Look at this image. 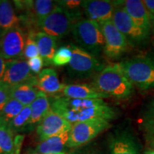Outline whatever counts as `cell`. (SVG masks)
I'll return each instance as SVG.
<instances>
[{
	"label": "cell",
	"instance_id": "cell-1",
	"mask_svg": "<svg viewBox=\"0 0 154 154\" xmlns=\"http://www.w3.org/2000/svg\"><path fill=\"white\" fill-rule=\"evenodd\" d=\"M91 85L109 97L119 100L130 99L134 94V86L125 75L120 63L105 66L94 77Z\"/></svg>",
	"mask_w": 154,
	"mask_h": 154
},
{
	"label": "cell",
	"instance_id": "cell-2",
	"mask_svg": "<svg viewBox=\"0 0 154 154\" xmlns=\"http://www.w3.org/2000/svg\"><path fill=\"white\" fill-rule=\"evenodd\" d=\"M77 46L94 56L103 51L105 39L99 23L88 19H79L72 30Z\"/></svg>",
	"mask_w": 154,
	"mask_h": 154
},
{
	"label": "cell",
	"instance_id": "cell-3",
	"mask_svg": "<svg viewBox=\"0 0 154 154\" xmlns=\"http://www.w3.org/2000/svg\"><path fill=\"white\" fill-rule=\"evenodd\" d=\"M120 65L131 83L142 91L154 88V59L138 56L120 62Z\"/></svg>",
	"mask_w": 154,
	"mask_h": 154
},
{
	"label": "cell",
	"instance_id": "cell-4",
	"mask_svg": "<svg viewBox=\"0 0 154 154\" xmlns=\"http://www.w3.org/2000/svg\"><path fill=\"white\" fill-rule=\"evenodd\" d=\"M69 46L73 51L72 59L67 66L68 74L75 79H86L93 78L104 68V65L96 58L76 44L70 43Z\"/></svg>",
	"mask_w": 154,
	"mask_h": 154
},
{
	"label": "cell",
	"instance_id": "cell-5",
	"mask_svg": "<svg viewBox=\"0 0 154 154\" xmlns=\"http://www.w3.org/2000/svg\"><path fill=\"white\" fill-rule=\"evenodd\" d=\"M79 20V17L58 5L54 10L42 19L36 26L40 32L56 38H61L72 33L73 26Z\"/></svg>",
	"mask_w": 154,
	"mask_h": 154
},
{
	"label": "cell",
	"instance_id": "cell-6",
	"mask_svg": "<svg viewBox=\"0 0 154 154\" xmlns=\"http://www.w3.org/2000/svg\"><path fill=\"white\" fill-rule=\"evenodd\" d=\"M114 4L115 9L111 21L116 27L133 47L146 45L149 42L150 36L147 35L134 22L123 7L121 1H114Z\"/></svg>",
	"mask_w": 154,
	"mask_h": 154
},
{
	"label": "cell",
	"instance_id": "cell-7",
	"mask_svg": "<svg viewBox=\"0 0 154 154\" xmlns=\"http://www.w3.org/2000/svg\"><path fill=\"white\" fill-rule=\"evenodd\" d=\"M111 126L110 121L94 119L72 124L68 141V148H79L85 146L99 134Z\"/></svg>",
	"mask_w": 154,
	"mask_h": 154
},
{
	"label": "cell",
	"instance_id": "cell-8",
	"mask_svg": "<svg viewBox=\"0 0 154 154\" xmlns=\"http://www.w3.org/2000/svg\"><path fill=\"white\" fill-rule=\"evenodd\" d=\"M53 111L60 115L72 124L94 119H103L111 121L116 119L119 114V111L109 105L86 108L80 110L57 109Z\"/></svg>",
	"mask_w": 154,
	"mask_h": 154
},
{
	"label": "cell",
	"instance_id": "cell-9",
	"mask_svg": "<svg viewBox=\"0 0 154 154\" xmlns=\"http://www.w3.org/2000/svg\"><path fill=\"white\" fill-rule=\"evenodd\" d=\"M99 24L105 39L103 54L113 60L120 59L128 49L129 44L126 38L116 27L112 21Z\"/></svg>",
	"mask_w": 154,
	"mask_h": 154
},
{
	"label": "cell",
	"instance_id": "cell-10",
	"mask_svg": "<svg viewBox=\"0 0 154 154\" xmlns=\"http://www.w3.org/2000/svg\"><path fill=\"white\" fill-rule=\"evenodd\" d=\"M26 38L19 26L6 32L0 36V55L6 61L20 59L23 56Z\"/></svg>",
	"mask_w": 154,
	"mask_h": 154
},
{
	"label": "cell",
	"instance_id": "cell-11",
	"mask_svg": "<svg viewBox=\"0 0 154 154\" xmlns=\"http://www.w3.org/2000/svg\"><path fill=\"white\" fill-rule=\"evenodd\" d=\"M14 8L18 11H24V21H29L37 24L42 19L51 14L58 6L57 1L35 0V1H13Z\"/></svg>",
	"mask_w": 154,
	"mask_h": 154
},
{
	"label": "cell",
	"instance_id": "cell-12",
	"mask_svg": "<svg viewBox=\"0 0 154 154\" xmlns=\"http://www.w3.org/2000/svg\"><path fill=\"white\" fill-rule=\"evenodd\" d=\"M72 126V124L69 121L50 109L36 128V132L42 141L70 131Z\"/></svg>",
	"mask_w": 154,
	"mask_h": 154
},
{
	"label": "cell",
	"instance_id": "cell-13",
	"mask_svg": "<svg viewBox=\"0 0 154 154\" xmlns=\"http://www.w3.org/2000/svg\"><path fill=\"white\" fill-rule=\"evenodd\" d=\"M36 76L31 72L26 59H20L7 61L5 74L2 82L9 86H14L34 79Z\"/></svg>",
	"mask_w": 154,
	"mask_h": 154
},
{
	"label": "cell",
	"instance_id": "cell-14",
	"mask_svg": "<svg viewBox=\"0 0 154 154\" xmlns=\"http://www.w3.org/2000/svg\"><path fill=\"white\" fill-rule=\"evenodd\" d=\"M82 9L86 19L101 24L112 20L115 4L109 0H86L83 1Z\"/></svg>",
	"mask_w": 154,
	"mask_h": 154
},
{
	"label": "cell",
	"instance_id": "cell-15",
	"mask_svg": "<svg viewBox=\"0 0 154 154\" xmlns=\"http://www.w3.org/2000/svg\"><path fill=\"white\" fill-rule=\"evenodd\" d=\"M121 2L123 7L134 22L147 35L150 36L151 21L143 2L140 0H126Z\"/></svg>",
	"mask_w": 154,
	"mask_h": 154
},
{
	"label": "cell",
	"instance_id": "cell-16",
	"mask_svg": "<svg viewBox=\"0 0 154 154\" xmlns=\"http://www.w3.org/2000/svg\"><path fill=\"white\" fill-rule=\"evenodd\" d=\"M65 84L59 81L57 71L52 68L44 69L37 76V87L47 95L55 96L62 93Z\"/></svg>",
	"mask_w": 154,
	"mask_h": 154
},
{
	"label": "cell",
	"instance_id": "cell-17",
	"mask_svg": "<svg viewBox=\"0 0 154 154\" xmlns=\"http://www.w3.org/2000/svg\"><path fill=\"white\" fill-rule=\"evenodd\" d=\"M37 77L29 82L11 87V98L20 102L24 106H30L39 94Z\"/></svg>",
	"mask_w": 154,
	"mask_h": 154
},
{
	"label": "cell",
	"instance_id": "cell-18",
	"mask_svg": "<svg viewBox=\"0 0 154 154\" xmlns=\"http://www.w3.org/2000/svg\"><path fill=\"white\" fill-rule=\"evenodd\" d=\"M62 95L65 97L77 99H104L109 98L92 85L86 84L65 85Z\"/></svg>",
	"mask_w": 154,
	"mask_h": 154
},
{
	"label": "cell",
	"instance_id": "cell-19",
	"mask_svg": "<svg viewBox=\"0 0 154 154\" xmlns=\"http://www.w3.org/2000/svg\"><path fill=\"white\" fill-rule=\"evenodd\" d=\"M71 131V130H70ZM70 131L42 140L37 144L33 153L38 154H51L64 152L68 148Z\"/></svg>",
	"mask_w": 154,
	"mask_h": 154
},
{
	"label": "cell",
	"instance_id": "cell-20",
	"mask_svg": "<svg viewBox=\"0 0 154 154\" xmlns=\"http://www.w3.org/2000/svg\"><path fill=\"white\" fill-rule=\"evenodd\" d=\"M32 113L26 132L36 129V128L51 109V103L47 94L40 91L39 94L34 101L30 105Z\"/></svg>",
	"mask_w": 154,
	"mask_h": 154
},
{
	"label": "cell",
	"instance_id": "cell-21",
	"mask_svg": "<svg viewBox=\"0 0 154 154\" xmlns=\"http://www.w3.org/2000/svg\"><path fill=\"white\" fill-rule=\"evenodd\" d=\"M20 19L11 2L0 0V36L11 29L19 26Z\"/></svg>",
	"mask_w": 154,
	"mask_h": 154
},
{
	"label": "cell",
	"instance_id": "cell-22",
	"mask_svg": "<svg viewBox=\"0 0 154 154\" xmlns=\"http://www.w3.org/2000/svg\"><path fill=\"white\" fill-rule=\"evenodd\" d=\"M111 154H139L136 140L130 134L123 132L111 140Z\"/></svg>",
	"mask_w": 154,
	"mask_h": 154
},
{
	"label": "cell",
	"instance_id": "cell-23",
	"mask_svg": "<svg viewBox=\"0 0 154 154\" xmlns=\"http://www.w3.org/2000/svg\"><path fill=\"white\" fill-rule=\"evenodd\" d=\"M35 40L39 56L43 59L44 63L51 64V61L57 50V38L42 32H38L35 34Z\"/></svg>",
	"mask_w": 154,
	"mask_h": 154
},
{
	"label": "cell",
	"instance_id": "cell-24",
	"mask_svg": "<svg viewBox=\"0 0 154 154\" xmlns=\"http://www.w3.org/2000/svg\"><path fill=\"white\" fill-rule=\"evenodd\" d=\"M140 125L149 149H154V100L148 106Z\"/></svg>",
	"mask_w": 154,
	"mask_h": 154
},
{
	"label": "cell",
	"instance_id": "cell-25",
	"mask_svg": "<svg viewBox=\"0 0 154 154\" xmlns=\"http://www.w3.org/2000/svg\"><path fill=\"white\" fill-rule=\"evenodd\" d=\"M14 133L9 124L0 118V154H15Z\"/></svg>",
	"mask_w": 154,
	"mask_h": 154
},
{
	"label": "cell",
	"instance_id": "cell-26",
	"mask_svg": "<svg viewBox=\"0 0 154 154\" xmlns=\"http://www.w3.org/2000/svg\"><path fill=\"white\" fill-rule=\"evenodd\" d=\"M31 113H32V110L30 106H24L22 111L14 119H13L9 123V126L14 134L26 132L30 120Z\"/></svg>",
	"mask_w": 154,
	"mask_h": 154
},
{
	"label": "cell",
	"instance_id": "cell-27",
	"mask_svg": "<svg viewBox=\"0 0 154 154\" xmlns=\"http://www.w3.org/2000/svg\"><path fill=\"white\" fill-rule=\"evenodd\" d=\"M24 108V106L20 102L11 98L0 112V118L9 124L22 111Z\"/></svg>",
	"mask_w": 154,
	"mask_h": 154
},
{
	"label": "cell",
	"instance_id": "cell-28",
	"mask_svg": "<svg viewBox=\"0 0 154 154\" xmlns=\"http://www.w3.org/2000/svg\"><path fill=\"white\" fill-rule=\"evenodd\" d=\"M72 48L69 45L62 46L57 49L51 61V64L57 67L68 66L72 59Z\"/></svg>",
	"mask_w": 154,
	"mask_h": 154
},
{
	"label": "cell",
	"instance_id": "cell-29",
	"mask_svg": "<svg viewBox=\"0 0 154 154\" xmlns=\"http://www.w3.org/2000/svg\"><path fill=\"white\" fill-rule=\"evenodd\" d=\"M38 56H39V52H38V46L35 40V33L33 31H31L27 35V37L26 38L22 57L24 59L28 60Z\"/></svg>",
	"mask_w": 154,
	"mask_h": 154
},
{
	"label": "cell",
	"instance_id": "cell-30",
	"mask_svg": "<svg viewBox=\"0 0 154 154\" xmlns=\"http://www.w3.org/2000/svg\"><path fill=\"white\" fill-rule=\"evenodd\" d=\"M58 5L61 7L66 9L67 11H70L75 16L79 18L81 16L80 9H82L83 1L80 0H61L57 1Z\"/></svg>",
	"mask_w": 154,
	"mask_h": 154
},
{
	"label": "cell",
	"instance_id": "cell-31",
	"mask_svg": "<svg viewBox=\"0 0 154 154\" xmlns=\"http://www.w3.org/2000/svg\"><path fill=\"white\" fill-rule=\"evenodd\" d=\"M27 63L28 66L29 67L31 72H32V74H38L40 72H42L43 69L44 65V61L43 59L40 57V56H38L36 57H34L32 59H28Z\"/></svg>",
	"mask_w": 154,
	"mask_h": 154
},
{
	"label": "cell",
	"instance_id": "cell-32",
	"mask_svg": "<svg viewBox=\"0 0 154 154\" xmlns=\"http://www.w3.org/2000/svg\"><path fill=\"white\" fill-rule=\"evenodd\" d=\"M11 99V86L0 82V112Z\"/></svg>",
	"mask_w": 154,
	"mask_h": 154
},
{
	"label": "cell",
	"instance_id": "cell-33",
	"mask_svg": "<svg viewBox=\"0 0 154 154\" xmlns=\"http://www.w3.org/2000/svg\"><path fill=\"white\" fill-rule=\"evenodd\" d=\"M143 4L149 11L150 18L154 14V0H144Z\"/></svg>",
	"mask_w": 154,
	"mask_h": 154
},
{
	"label": "cell",
	"instance_id": "cell-34",
	"mask_svg": "<svg viewBox=\"0 0 154 154\" xmlns=\"http://www.w3.org/2000/svg\"><path fill=\"white\" fill-rule=\"evenodd\" d=\"M23 139H24V136L17 135V136H15V146H16L15 154H20Z\"/></svg>",
	"mask_w": 154,
	"mask_h": 154
},
{
	"label": "cell",
	"instance_id": "cell-35",
	"mask_svg": "<svg viewBox=\"0 0 154 154\" xmlns=\"http://www.w3.org/2000/svg\"><path fill=\"white\" fill-rule=\"evenodd\" d=\"M74 154H101V152L98 151L97 149L94 148H88L82 151H79L78 153H74Z\"/></svg>",
	"mask_w": 154,
	"mask_h": 154
},
{
	"label": "cell",
	"instance_id": "cell-36",
	"mask_svg": "<svg viewBox=\"0 0 154 154\" xmlns=\"http://www.w3.org/2000/svg\"><path fill=\"white\" fill-rule=\"evenodd\" d=\"M6 63H7V61H6L3 57L0 55V82H2L4 74H5V71L6 68Z\"/></svg>",
	"mask_w": 154,
	"mask_h": 154
},
{
	"label": "cell",
	"instance_id": "cell-37",
	"mask_svg": "<svg viewBox=\"0 0 154 154\" xmlns=\"http://www.w3.org/2000/svg\"><path fill=\"white\" fill-rule=\"evenodd\" d=\"M145 154H154V149H147L145 152Z\"/></svg>",
	"mask_w": 154,
	"mask_h": 154
},
{
	"label": "cell",
	"instance_id": "cell-38",
	"mask_svg": "<svg viewBox=\"0 0 154 154\" xmlns=\"http://www.w3.org/2000/svg\"><path fill=\"white\" fill-rule=\"evenodd\" d=\"M151 26H153L154 29V14L152 17H151Z\"/></svg>",
	"mask_w": 154,
	"mask_h": 154
},
{
	"label": "cell",
	"instance_id": "cell-39",
	"mask_svg": "<svg viewBox=\"0 0 154 154\" xmlns=\"http://www.w3.org/2000/svg\"><path fill=\"white\" fill-rule=\"evenodd\" d=\"M51 154H69L66 152H62V153H51Z\"/></svg>",
	"mask_w": 154,
	"mask_h": 154
},
{
	"label": "cell",
	"instance_id": "cell-40",
	"mask_svg": "<svg viewBox=\"0 0 154 154\" xmlns=\"http://www.w3.org/2000/svg\"><path fill=\"white\" fill-rule=\"evenodd\" d=\"M32 154H38V153H32Z\"/></svg>",
	"mask_w": 154,
	"mask_h": 154
}]
</instances>
